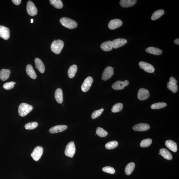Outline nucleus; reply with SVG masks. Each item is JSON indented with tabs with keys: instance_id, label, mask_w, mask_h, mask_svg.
Listing matches in <instances>:
<instances>
[{
	"instance_id": "obj_8",
	"label": "nucleus",
	"mask_w": 179,
	"mask_h": 179,
	"mask_svg": "<svg viewBox=\"0 0 179 179\" xmlns=\"http://www.w3.org/2000/svg\"><path fill=\"white\" fill-rule=\"evenodd\" d=\"M139 64L140 68L147 72L153 73L155 71V68L154 66L147 62L140 61Z\"/></svg>"
},
{
	"instance_id": "obj_25",
	"label": "nucleus",
	"mask_w": 179,
	"mask_h": 179,
	"mask_svg": "<svg viewBox=\"0 0 179 179\" xmlns=\"http://www.w3.org/2000/svg\"><path fill=\"white\" fill-rule=\"evenodd\" d=\"M10 71L9 69H2L0 71V79L3 81H5L9 78L10 74Z\"/></svg>"
},
{
	"instance_id": "obj_28",
	"label": "nucleus",
	"mask_w": 179,
	"mask_h": 179,
	"mask_svg": "<svg viewBox=\"0 0 179 179\" xmlns=\"http://www.w3.org/2000/svg\"><path fill=\"white\" fill-rule=\"evenodd\" d=\"M164 10L160 9L155 11L152 15L151 17L152 20H155L161 17L164 15Z\"/></svg>"
},
{
	"instance_id": "obj_44",
	"label": "nucleus",
	"mask_w": 179,
	"mask_h": 179,
	"mask_svg": "<svg viewBox=\"0 0 179 179\" xmlns=\"http://www.w3.org/2000/svg\"><path fill=\"white\" fill-rule=\"evenodd\" d=\"M159 155H160V153H159Z\"/></svg>"
},
{
	"instance_id": "obj_6",
	"label": "nucleus",
	"mask_w": 179,
	"mask_h": 179,
	"mask_svg": "<svg viewBox=\"0 0 179 179\" xmlns=\"http://www.w3.org/2000/svg\"><path fill=\"white\" fill-rule=\"evenodd\" d=\"M43 153V149L41 146H37L34 149L31 156L35 161H38L40 159Z\"/></svg>"
},
{
	"instance_id": "obj_18",
	"label": "nucleus",
	"mask_w": 179,
	"mask_h": 179,
	"mask_svg": "<svg viewBox=\"0 0 179 179\" xmlns=\"http://www.w3.org/2000/svg\"><path fill=\"white\" fill-rule=\"evenodd\" d=\"M136 0H121L120 1V5L122 7L128 8L134 6L137 3Z\"/></svg>"
},
{
	"instance_id": "obj_34",
	"label": "nucleus",
	"mask_w": 179,
	"mask_h": 179,
	"mask_svg": "<svg viewBox=\"0 0 179 179\" xmlns=\"http://www.w3.org/2000/svg\"><path fill=\"white\" fill-rule=\"evenodd\" d=\"M97 134L100 137H104L107 136L108 134V132L104 130L102 128H97L96 130Z\"/></svg>"
},
{
	"instance_id": "obj_43",
	"label": "nucleus",
	"mask_w": 179,
	"mask_h": 179,
	"mask_svg": "<svg viewBox=\"0 0 179 179\" xmlns=\"http://www.w3.org/2000/svg\"><path fill=\"white\" fill-rule=\"evenodd\" d=\"M31 23H33V19H31Z\"/></svg>"
},
{
	"instance_id": "obj_14",
	"label": "nucleus",
	"mask_w": 179,
	"mask_h": 179,
	"mask_svg": "<svg viewBox=\"0 0 179 179\" xmlns=\"http://www.w3.org/2000/svg\"><path fill=\"white\" fill-rule=\"evenodd\" d=\"M150 128L149 125L144 123L137 124L133 127V130L136 132H145L148 130Z\"/></svg>"
},
{
	"instance_id": "obj_20",
	"label": "nucleus",
	"mask_w": 179,
	"mask_h": 179,
	"mask_svg": "<svg viewBox=\"0 0 179 179\" xmlns=\"http://www.w3.org/2000/svg\"><path fill=\"white\" fill-rule=\"evenodd\" d=\"M55 98L58 103L61 104L63 102V92L62 90L60 88L56 89L55 95Z\"/></svg>"
},
{
	"instance_id": "obj_12",
	"label": "nucleus",
	"mask_w": 179,
	"mask_h": 179,
	"mask_svg": "<svg viewBox=\"0 0 179 179\" xmlns=\"http://www.w3.org/2000/svg\"><path fill=\"white\" fill-rule=\"evenodd\" d=\"M149 96L150 93L147 90L144 88L139 90L137 97L140 100L144 101L148 98Z\"/></svg>"
},
{
	"instance_id": "obj_10",
	"label": "nucleus",
	"mask_w": 179,
	"mask_h": 179,
	"mask_svg": "<svg viewBox=\"0 0 179 179\" xmlns=\"http://www.w3.org/2000/svg\"><path fill=\"white\" fill-rule=\"evenodd\" d=\"M129 84V82L127 80L124 81H118L112 84V87L114 90H120L124 89V87L128 86Z\"/></svg>"
},
{
	"instance_id": "obj_26",
	"label": "nucleus",
	"mask_w": 179,
	"mask_h": 179,
	"mask_svg": "<svg viewBox=\"0 0 179 179\" xmlns=\"http://www.w3.org/2000/svg\"><path fill=\"white\" fill-rule=\"evenodd\" d=\"M77 70V66L76 65H73L69 68L68 75L69 78H72L75 76Z\"/></svg>"
},
{
	"instance_id": "obj_38",
	"label": "nucleus",
	"mask_w": 179,
	"mask_h": 179,
	"mask_svg": "<svg viewBox=\"0 0 179 179\" xmlns=\"http://www.w3.org/2000/svg\"><path fill=\"white\" fill-rule=\"evenodd\" d=\"M16 84V83L11 81L9 82H7L5 83L3 85V88L7 90H9L13 88L14 84Z\"/></svg>"
},
{
	"instance_id": "obj_36",
	"label": "nucleus",
	"mask_w": 179,
	"mask_h": 179,
	"mask_svg": "<svg viewBox=\"0 0 179 179\" xmlns=\"http://www.w3.org/2000/svg\"><path fill=\"white\" fill-rule=\"evenodd\" d=\"M152 140L151 139H144L141 141L140 146L141 147L145 148L149 147L151 144Z\"/></svg>"
},
{
	"instance_id": "obj_30",
	"label": "nucleus",
	"mask_w": 179,
	"mask_h": 179,
	"mask_svg": "<svg viewBox=\"0 0 179 179\" xmlns=\"http://www.w3.org/2000/svg\"><path fill=\"white\" fill-rule=\"evenodd\" d=\"M123 108V105L121 103H118L116 104L113 106L112 109V112L114 113H116L120 112Z\"/></svg>"
},
{
	"instance_id": "obj_42",
	"label": "nucleus",
	"mask_w": 179,
	"mask_h": 179,
	"mask_svg": "<svg viewBox=\"0 0 179 179\" xmlns=\"http://www.w3.org/2000/svg\"><path fill=\"white\" fill-rule=\"evenodd\" d=\"M174 42L175 44L178 45H179V39H177L175 40L174 41Z\"/></svg>"
},
{
	"instance_id": "obj_17",
	"label": "nucleus",
	"mask_w": 179,
	"mask_h": 179,
	"mask_svg": "<svg viewBox=\"0 0 179 179\" xmlns=\"http://www.w3.org/2000/svg\"><path fill=\"white\" fill-rule=\"evenodd\" d=\"M35 63L36 68H37L41 73H43L45 71V68L44 64L42 61L39 58H37L35 60Z\"/></svg>"
},
{
	"instance_id": "obj_41",
	"label": "nucleus",
	"mask_w": 179,
	"mask_h": 179,
	"mask_svg": "<svg viewBox=\"0 0 179 179\" xmlns=\"http://www.w3.org/2000/svg\"><path fill=\"white\" fill-rule=\"evenodd\" d=\"M12 1L16 5H19L21 2V0H12Z\"/></svg>"
},
{
	"instance_id": "obj_13",
	"label": "nucleus",
	"mask_w": 179,
	"mask_h": 179,
	"mask_svg": "<svg viewBox=\"0 0 179 179\" xmlns=\"http://www.w3.org/2000/svg\"><path fill=\"white\" fill-rule=\"evenodd\" d=\"M10 32L9 28L5 26H0V37L5 40L10 37Z\"/></svg>"
},
{
	"instance_id": "obj_9",
	"label": "nucleus",
	"mask_w": 179,
	"mask_h": 179,
	"mask_svg": "<svg viewBox=\"0 0 179 179\" xmlns=\"http://www.w3.org/2000/svg\"><path fill=\"white\" fill-rule=\"evenodd\" d=\"M114 68L111 66H108L105 68L102 75L103 80L106 81L111 78L114 74Z\"/></svg>"
},
{
	"instance_id": "obj_15",
	"label": "nucleus",
	"mask_w": 179,
	"mask_h": 179,
	"mask_svg": "<svg viewBox=\"0 0 179 179\" xmlns=\"http://www.w3.org/2000/svg\"><path fill=\"white\" fill-rule=\"evenodd\" d=\"M112 41L113 47L115 49L122 47L127 43L126 39L121 38L114 39Z\"/></svg>"
},
{
	"instance_id": "obj_27",
	"label": "nucleus",
	"mask_w": 179,
	"mask_h": 179,
	"mask_svg": "<svg viewBox=\"0 0 179 179\" xmlns=\"http://www.w3.org/2000/svg\"><path fill=\"white\" fill-rule=\"evenodd\" d=\"M135 167V164L133 162H131L127 164L125 169V172L126 174L128 176L130 175L134 171Z\"/></svg>"
},
{
	"instance_id": "obj_33",
	"label": "nucleus",
	"mask_w": 179,
	"mask_h": 179,
	"mask_svg": "<svg viewBox=\"0 0 179 179\" xmlns=\"http://www.w3.org/2000/svg\"><path fill=\"white\" fill-rule=\"evenodd\" d=\"M167 87L170 90L174 93H176L178 90V85L174 83L168 82L167 84Z\"/></svg>"
},
{
	"instance_id": "obj_40",
	"label": "nucleus",
	"mask_w": 179,
	"mask_h": 179,
	"mask_svg": "<svg viewBox=\"0 0 179 179\" xmlns=\"http://www.w3.org/2000/svg\"><path fill=\"white\" fill-rule=\"evenodd\" d=\"M169 82L174 84H176L177 83V81L175 79L174 77H171L170 78Z\"/></svg>"
},
{
	"instance_id": "obj_5",
	"label": "nucleus",
	"mask_w": 179,
	"mask_h": 179,
	"mask_svg": "<svg viewBox=\"0 0 179 179\" xmlns=\"http://www.w3.org/2000/svg\"><path fill=\"white\" fill-rule=\"evenodd\" d=\"M26 9L29 15L34 16L37 14V10L34 3L31 1H29L27 3Z\"/></svg>"
},
{
	"instance_id": "obj_1",
	"label": "nucleus",
	"mask_w": 179,
	"mask_h": 179,
	"mask_svg": "<svg viewBox=\"0 0 179 179\" xmlns=\"http://www.w3.org/2000/svg\"><path fill=\"white\" fill-rule=\"evenodd\" d=\"M60 22L62 26L70 29L76 28L78 25L77 23L69 18H62L60 19Z\"/></svg>"
},
{
	"instance_id": "obj_22",
	"label": "nucleus",
	"mask_w": 179,
	"mask_h": 179,
	"mask_svg": "<svg viewBox=\"0 0 179 179\" xmlns=\"http://www.w3.org/2000/svg\"><path fill=\"white\" fill-rule=\"evenodd\" d=\"M146 51L147 53L157 55H161L163 53V51L161 49H158V48L153 47H148L146 49Z\"/></svg>"
},
{
	"instance_id": "obj_39",
	"label": "nucleus",
	"mask_w": 179,
	"mask_h": 179,
	"mask_svg": "<svg viewBox=\"0 0 179 179\" xmlns=\"http://www.w3.org/2000/svg\"><path fill=\"white\" fill-rule=\"evenodd\" d=\"M102 170L104 172L112 174H114L115 172V170L114 168L109 166L103 168Z\"/></svg>"
},
{
	"instance_id": "obj_3",
	"label": "nucleus",
	"mask_w": 179,
	"mask_h": 179,
	"mask_svg": "<svg viewBox=\"0 0 179 179\" xmlns=\"http://www.w3.org/2000/svg\"><path fill=\"white\" fill-rule=\"evenodd\" d=\"M33 108L32 106L29 105L27 104L21 103L19 107V114L20 116L23 117L32 111Z\"/></svg>"
},
{
	"instance_id": "obj_31",
	"label": "nucleus",
	"mask_w": 179,
	"mask_h": 179,
	"mask_svg": "<svg viewBox=\"0 0 179 179\" xmlns=\"http://www.w3.org/2000/svg\"><path fill=\"white\" fill-rule=\"evenodd\" d=\"M118 145V143L116 141H110L105 145L106 148L107 149L111 150L115 148Z\"/></svg>"
},
{
	"instance_id": "obj_32",
	"label": "nucleus",
	"mask_w": 179,
	"mask_h": 179,
	"mask_svg": "<svg viewBox=\"0 0 179 179\" xmlns=\"http://www.w3.org/2000/svg\"><path fill=\"white\" fill-rule=\"evenodd\" d=\"M166 106H167V104L166 103L163 102L158 103L152 105L151 106V108L153 110L160 109L166 107Z\"/></svg>"
},
{
	"instance_id": "obj_35",
	"label": "nucleus",
	"mask_w": 179,
	"mask_h": 179,
	"mask_svg": "<svg viewBox=\"0 0 179 179\" xmlns=\"http://www.w3.org/2000/svg\"><path fill=\"white\" fill-rule=\"evenodd\" d=\"M38 126V123L36 122L28 123L25 126V128L26 130H32L36 128Z\"/></svg>"
},
{
	"instance_id": "obj_21",
	"label": "nucleus",
	"mask_w": 179,
	"mask_h": 179,
	"mask_svg": "<svg viewBox=\"0 0 179 179\" xmlns=\"http://www.w3.org/2000/svg\"><path fill=\"white\" fill-rule=\"evenodd\" d=\"M26 72L27 74L31 78L35 79L37 77L36 73L35 72L32 65L28 64L26 66Z\"/></svg>"
},
{
	"instance_id": "obj_23",
	"label": "nucleus",
	"mask_w": 179,
	"mask_h": 179,
	"mask_svg": "<svg viewBox=\"0 0 179 179\" xmlns=\"http://www.w3.org/2000/svg\"><path fill=\"white\" fill-rule=\"evenodd\" d=\"M101 47L103 51H111L113 49L112 41H105L101 44Z\"/></svg>"
},
{
	"instance_id": "obj_29",
	"label": "nucleus",
	"mask_w": 179,
	"mask_h": 179,
	"mask_svg": "<svg viewBox=\"0 0 179 179\" xmlns=\"http://www.w3.org/2000/svg\"><path fill=\"white\" fill-rule=\"evenodd\" d=\"M49 1L51 5L57 9H60L63 7V3L60 0H50Z\"/></svg>"
},
{
	"instance_id": "obj_4",
	"label": "nucleus",
	"mask_w": 179,
	"mask_h": 179,
	"mask_svg": "<svg viewBox=\"0 0 179 179\" xmlns=\"http://www.w3.org/2000/svg\"><path fill=\"white\" fill-rule=\"evenodd\" d=\"M76 152L74 143L73 141L68 144L65 150V154L67 156L72 158Z\"/></svg>"
},
{
	"instance_id": "obj_24",
	"label": "nucleus",
	"mask_w": 179,
	"mask_h": 179,
	"mask_svg": "<svg viewBox=\"0 0 179 179\" xmlns=\"http://www.w3.org/2000/svg\"><path fill=\"white\" fill-rule=\"evenodd\" d=\"M160 153L164 159L170 160L172 159V156L171 153L165 148H162L160 150Z\"/></svg>"
},
{
	"instance_id": "obj_7",
	"label": "nucleus",
	"mask_w": 179,
	"mask_h": 179,
	"mask_svg": "<svg viewBox=\"0 0 179 179\" xmlns=\"http://www.w3.org/2000/svg\"><path fill=\"white\" fill-rule=\"evenodd\" d=\"M93 81V79L90 76L87 77L85 79L81 87L83 92H86L89 90L92 84Z\"/></svg>"
},
{
	"instance_id": "obj_37",
	"label": "nucleus",
	"mask_w": 179,
	"mask_h": 179,
	"mask_svg": "<svg viewBox=\"0 0 179 179\" xmlns=\"http://www.w3.org/2000/svg\"><path fill=\"white\" fill-rule=\"evenodd\" d=\"M104 110L103 109H101L96 110L92 114V118L93 119H95L96 118L100 116L102 112H103Z\"/></svg>"
},
{
	"instance_id": "obj_19",
	"label": "nucleus",
	"mask_w": 179,
	"mask_h": 179,
	"mask_svg": "<svg viewBox=\"0 0 179 179\" xmlns=\"http://www.w3.org/2000/svg\"><path fill=\"white\" fill-rule=\"evenodd\" d=\"M166 146L170 150L176 152L178 150L177 145L176 142L172 140H168L165 142Z\"/></svg>"
},
{
	"instance_id": "obj_2",
	"label": "nucleus",
	"mask_w": 179,
	"mask_h": 179,
	"mask_svg": "<svg viewBox=\"0 0 179 179\" xmlns=\"http://www.w3.org/2000/svg\"><path fill=\"white\" fill-rule=\"evenodd\" d=\"M63 41L60 39L54 40L51 45V49L52 51L57 55L61 53L64 47Z\"/></svg>"
},
{
	"instance_id": "obj_16",
	"label": "nucleus",
	"mask_w": 179,
	"mask_h": 179,
	"mask_svg": "<svg viewBox=\"0 0 179 179\" xmlns=\"http://www.w3.org/2000/svg\"><path fill=\"white\" fill-rule=\"evenodd\" d=\"M67 128V126L65 125H58L52 127L49 129V132L51 134H56L63 132Z\"/></svg>"
},
{
	"instance_id": "obj_11",
	"label": "nucleus",
	"mask_w": 179,
	"mask_h": 179,
	"mask_svg": "<svg viewBox=\"0 0 179 179\" xmlns=\"http://www.w3.org/2000/svg\"><path fill=\"white\" fill-rule=\"evenodd\" d=\"M123 22L121 20L116 19L110 21L108 24V27L110 29L114 30L121 26Z\"/></svg>"
}]
</instances>
